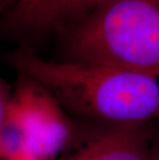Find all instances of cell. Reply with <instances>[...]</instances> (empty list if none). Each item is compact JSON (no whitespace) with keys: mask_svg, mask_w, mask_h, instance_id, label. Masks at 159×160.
<instances>
[{"mask_svg":"<svg viewBox=\"0 0 159 160\" xmlns=\"http://www.w3.org/2000/svg\"><path fill=\"white\" fill-rule=\"evenodd\" d=\"M18 76L31 79L67 114L107 125L148 124L159 120V73L102 64L42 59L23 46L6 55Z\"/></svg>","mask_w":159,"mask_h":160,"instance_id":"1","label":"cell"},{"mask_svg":"<svg viewBox=\"0 0 159 160\" xmlns=\"http://www.w3.org/2000/svg\"><path fill=\"white\" fill-rule=\"evenodd\" d=\"M57 35L63 60L159 73V0H113Z\"/></svg>","mask_w":159,"mask_h":160,"instance_id":"2","label":"cell"},{"mask_svg":"<svg viewBox=\"0 0 159 160\" xmlns=\"http://www.w3.org/2000/svg\"><path fill=\"white\" fill-rule=\"evenodd\" d=\"M9 110L18 118L25 135L24 160H58L74 135L68 114L42 86L18 76Z\"/></svg>","mask_w":159,"mask_h":160,"instance_id":"3","label":"cell"},{"mask_svg":"<svg viewBox=\"0 0 159 160\" xmlns=\"http://www.w3.org/2000/svg\"><path fill=\"white\" fill-rule=\"evenodd\" d=\"M113 0H21L0 15V37L35 38L58 34Z\"/></svg>","mask_w":159,"mask_h":160,"instance_id":"4","label":"cell"},{"mask_svg":"<svg viewBox=\"0 0 159 160\" xmlns=\"http://www.w3.org/2000/svg\"><path fill=\"white\" fill-rule=\"evenodd\" d=\"M150 138L147 124L107 125L58 160H150Z\"/></svg>","mask_w":159,"mask_h":160,"instance_id":"5","label":"cell"},{"mask_svg":"<svg viewBox=\"0 0 159 160\" xmlns=\"http://www.w3.org/2000/svg\"><path fill=\"white\" fill-rule=\"evenodd\" d=\"M12 89L0 78V127L5 118L9 101H11Z\"/></svg>","mask_w":159,"mask_h":160,"instance_id":"6","label":"cell"},{"mask_svg":"<svg viewBox=\"0 0 159 160\" xmlns=\"http://www.w3.org/2000/svg\"><path fill=\"white\" fill-rule=\"evenodd\" d=\"M150 160H159V138L154 144H152Z\"/></svg>","mask_w":159,"mask_h":160,"instance_id":"7","label":"cell"},{"mask_svg":"<svg viewBox=\"0 0 159 160\" xmlns=\"http://www.w3.org/2000/svg\"><path fill=\"white\" fill-rule=\"evenodd\" d=\"M12 4L13 3L11 0H0V15L7 11L11 6H12Z\"/></svg>","mask_w":159,"mask_h":160,"instance_id":"8","label":"cell"},{"mask_svg":"<svg viewBox=\"0 0 159 160\" xmlns=\"http://www.w3.org/2000/svg\"><path fill=\"white\" fill-rule=\"evenodd\" d=\"M11 1H12V2L13 3V4H15V3L19 2V1H21V0H11ZM13 4H12V5H13Z\"/></svg>","mask_w":159,"mask_h":160,"instance_id":"9","label":"cell"}]
</instances>
